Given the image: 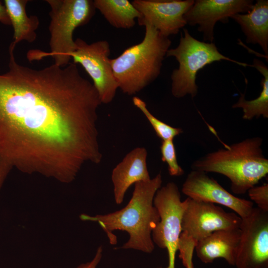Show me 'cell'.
Wrapping results in <instances>:
<instances>
[{
    "instance_id": "15",
    "label": "cell",
    "mask_w": 268,
    "mask_h": 268,
    "mask_svg": "<svg viewBox=\"0 0 268 268\" xmlns=\"http://www.w3.org/2000/svg\"><path fill=\"white\" fill-rule=\"evenodd\" d=\"M240 238L239 228L218 230L198 241L195 249L198 258L203 263L224 259L235 266Z\"/></svg>"
},
{
    "instance_id": "13",
    "label": "cell",
    "mask_w": 268,
    "mask_h": 268,
    "mask_svg": "<svg viewBox=\"0 0 268 268\" xmlns=\"http://www.w3.org/2000/svg\"><path fill=\"white\" fill-rule=\"evenodd\" d=\"M182 192L193 200L227 207L241 218L249 215L254 208L252 201L235 196L202 171L192 170L182 185Z\"/></svg>"
},
{
    "instance_id": "22",
    "label": "cell",
    "mask_w": 268,
    "mask_h": 268,
    "mask_svg": "<svg viewBox=\"0 0 268 268\" xmlns=\"http://www.w3.org/2000/svg\"><path fill=\"white\" fill-rule=\"evenodd\" d=\"M249 197L258 208L268 212V184L254 186L248 191Z\"/></svg>"
},
{
    "instance_id": "18",
    "label": "cell",
    "mask_w": 268,
    "mask_h": 268,
    "mask_svg": "<svg viewBox=\"0 0 268 268\" xmlns=\"http://www.w3.org/2000/svg\"><path fill=\"white\" fill-rule=\"evenodd\" d=\"M95 7L106 20L117 28L130 29L140 17L139 11L128 0H94Z\"/></svg>"
},
{
    "instance_id": "10",
    "label": "cell",
    "mask_w": 268,
    "mask_h": 268,
    "mask_svg": "<svg viewBox=\"0 0 268 268\" xmlns=\"http://www.w3.org/2000/svg\"><path fill=\"white\" fill-rule=\"evenodd\" d=\"M240 238L235 266L268 268V212L253 208L241 218Z\"/></svg>"
},
{
    "instance_id": "12",
    "label": "cell",
    "mask_w": 268,
    "mask_h": 268,
    "mask_svg": "<svg viewBox=\"0 0 268 268\" xmlns=\"http://www.w3.org/2000/svg\"><path fill=\"white\" fill-rule=\"evenodd\" d=\"M254 4L251 0H197L184 15L187 24L198 25L204 41L213 42L214 28L220 21L227 23L237 13H246Z\"/></svg>"
},
{
    "instance_id": "1",
    "label": "cell",
    "mask_w": 268,
    "mask_h": 268,
    "mask_svg": "<svg viewBox=\"0 0 268 268\" xmlns=\"http://www.w3.org/2000/svg\"><path fill=\"white\" fill-rule=\"evenodd\" d=\"M9 53L0 74V190L13 169L71 183L102 160L98 93L73 63L34 69Z\"/></svg>"
},
{
    "instance_id": "16",
    "label": "cell",
    "mask_w": 268,
    "mask_h": 268,
    "mask_svg": "<svg viewBox=\"0 0 268 268\" xmlns=\"http://www.w3.org/2000/svg\"><path fill=\"white\" fill-rule=\"evenodd\" d=\"M239 24L247 43L259 44L268 55V0H258L250 10L231 17Z\"/></svg>"
},
{
    "instance_id": "8",
    "label": "cell",
    "mask_w": 268,
    "mask_h": 268,
    "mask_svg": "<svg viewBox=\"0 0 268 268\" xmlns=\"http://www.w3.org/2000/svg\"><path fill=\"white\" fill-rule=\"evenodd\" d=\"M183 202L181 236L196 243L212 233L239 228L241 218L235 212L225 211L215 204L189 198Z\"/></svg>"
},
{
    "instance_id": "25",
    "label": "cell",
    "mask_w": 268,
    "mask_h": 268,
    "mask_svg": "<svg viewBox=\"0 0 268 268\" xmlns=\"http://www.w3.org/2000/svg\"><path fill=\"white\" fill-rule=\"evenodd\" d=\"M161 268V267H159V268Z\"/></svg>"
},
{
    "instance_id": "14",
    "label": "cell",
    "mask_w": 268,
    "mask_h": 268,
    "mask_svg": "<svg viewBox=\"0 0 268 268\" xmlns=\"http://www.w3.org/2000/svg\"><path fill=\"white\" fill-rule=\"evenodd\" d=\"M146 149L137 147L129 152L112 171L111 179L116 204H121L128 189L133 184L150 180L147 167Z\"/></svg>"
},
{
    "instance_id": "24",
    "label": "cell",
    "mask_w": 268,
    "mask_h": 268,
    "mask_svg": "<svg viewBox=\"0 0 268 268\" xmlns=\"http://www.w3.org/2000/svg\"><path fill=\"white\" fill-rule=\"evenodd\" d=\"M0 22L5 25H11L10 21L4 5L0 2Z\"/></svg>"
},
{
    "instance_id": "4",
    "label": "cell",
    "mask_w": 268,
    "mask_h": 268,
    "mask_svg": "<svg viewBox=\"0 0 268 268\" xmlns=\"http://www.w3.org/2000/svg\"><path fill=\"white\" fill-rule=\"evenodd\" d=\"M142 41L125 49L110 64L119 88L132 95L143 89L159 75L171 41L145 24Z\"/></svg>"
},
{
    "instance_id": "5",
    "label": "cell",
    "mask_w": 268,
    "mask_h": 268,
    "mask_svg": "<svg viewBox=\"0 0 268 268\" xmlns=\"http://www.w3.org/2000/svg\"><path fill=\"white\" fill-rule=\"evenodd\" d=\"M49 4L51 17L50 52L33 50L28 51L27 59L31 61L51 56L56 65L64 67L70 62L76 45L73 39L75 29L88 23L95 13L92 0H46Z\"/></svg>"
},
{
    "instance_id": "23",
    "label": "cell",
    "mask_w": 268,
    "mask_h": 268,
    "mask_svg": "<svg viewBox=\"0 0 268 268\" xmlns=\"http://www.w3.org/2000/svg\"><path fill=\"white\" fill-rule=\"evenodd\" d=\"M103 255V248L99 246L96 251L93 258L89 262L83 263L77 266L76 268H97Z\"/></svg>"
},
{
    "instance_id": "19",
    "label": "cell",
    "mask_w": 268,
    "mask_h": 268,
    "mask_svg": "<svg viewBox=\"0 0 268 268\" xmlns=\"http://www.w3.org/2000/svg\"><path fill=\"white\" fill-rule=\"evenodd\" d=\"M252 67H255L263 75L261 81L262 91L259 96L252 100L245 98V94H241L237 102L232 105L233 108L242 109V118L251 120L254 118L263 116L268 118V68L261 61L254 59Z\"/></svg>"
},
{
    "instance_id": "3",
    "label": "cell",
    "mask_w": 268,
    "mask_h": 268,
    "mask_svg": "<svg viewBox=\"0 0 268 268\" xmlns=\"http://www.w3.org/2000/svg\"><path fill=\"white\" fill-rule=\"evenodd\" d=\"M262 143L260 137L248 138L196 160L192 170L223 175L229 179L234 194H245L268 173Z\"/></svg>"
},
{
    "instance_id": "11",
    "label": "cell",
    "mask_w": 268,
    "mask_h": 268,
    "mask_svg": "<svg viewBox=\"0 0 268 268\" xmlns=\"http://www.w3.org/2000/svg\"><path fill=\"white\" fill-rule=\"evenodd\" d=\"M194 0H134L132 3L140 14L138 24H148L163 35L178 34L186 24L184 15Z\"/></svg>"
},
{
    "instance_id": "2",
    "label": "cell",
    "mask_w": 268,
    "mask_h": 268,
    "mask_svg": "<svg viewBox=\"0 0 268 268\" xmlns=\"http://www.w3.org/2000/svg\"><path fill=\"white\" fill-rule=\"evenodd\" d=\"M162 183V176L158 173L149 181L135 183L131 200L122 209L95 216L81 214L79 217L82 220L97 222L111 244L115 245L117 241L113 231H124L128 233L129 238L121 249L150 254L155 248L152 232L160 220L153 200Z\"/></svg>"
},
{
    "instance_id": "17",
    "label": "cell",
    "mask_w": 268,
    "mask_h": 268,
    "mask_svg": "<svg viewBox=\"0 0 268 268\" xmlns=\"http://www.w3.org/2000/svg\"><path fill=\"white\" fill-rule=\"evenodd\" d=\"M28 0H4V5L13 28V41L9 51H14L16 45L22 41L33 42L37 36L36 30L39 20L36 15L28 16L26 11Z\"/></svg>"
},
{
    "instance_id": "9",
    "label": "cell",
    "mask_w": 268,
    "mask_h": 268,
    "mask_svg": "<svg viewBox=\"0 0 268 268\" xmlns=\"http://www.w3.org/2000/svg\"><path fill=\"white\" fill-rule=\"evenodd\" d=\"M75 43V49L70 55L73 63L81 65L91 78L101 103L111 102L119 87L110 64L109 43L100 40L88 44L77 38Z\"/></svg>"
},
{
    "instance_id": "21",
    "label": "cell",
    "mask_w": 268,
    "mask_h": 268,
    "mask_svg": "<svg viewBox=\"0 0 268 268\" xmlns=\"http://www.w3.org/2000/svg\"><path fill=\"white\" fill-rule=\"evenodd\" d=\"M160 151L161 160L167 163L169 174L172 176H180L183 175L184 171L178 163L173 140L162 141Z\"/></svg>"
},
{
    "instance_id": "20",
    "label": "cell",
    "mask_w": 268,
    "mask_h": 268,
    "mask_svg": "<svg viewBox=\"0 0 268 268\" xmlns=\"http://www.w3.org/2000/svg\"><path fill=\"white\" fill-rule=\"evenodd\" d=\"M133 102L143 113L157 136L162 141L173 140L174 137L183 133L182 129L173 127L153 116L147 109L145 102L139 97L134 96Z\"/></svg>"
},
{
    "instance_id": "7",
    "label": "cell",
    "mask_w": 268,
    "mask_h": 268,
    "mask_svg": "<svg viewBox=\"0 0 268 268\" xmlns=\"http://www.w3.org/2000/svg\"><path fill=\"white\" fill-rule=\"evenodd\" d=\"M153 204L160 220L152 232V239L154 245L167 250L169 259L167 268H175L176 254L182 233L184 207L177 185L170 182L161 187L155 194Z\"/></svg>"
},
{
    "instance_id": "6",
    "label": "cell",
    "mask_w": 268,
    "mask_h": 268,
    "mask_svg": "<svg viewBox=\"0 0 268 268\" xmlns=\"http://www.w3.org/2000/svg\"><path fill=\"white\" fill-rule=\"evenodd\" d=\"M179 45L169 49L166 57H174L179 64L171 75V92L174 97L181 98L190 95L193 98L198 93L196 75L207 65L222 60L228 61L242 67L251 66L225 56L219 52L215 43L201 41L193 37L187 29H183Z\"/></svg>"
}]
</instances>
